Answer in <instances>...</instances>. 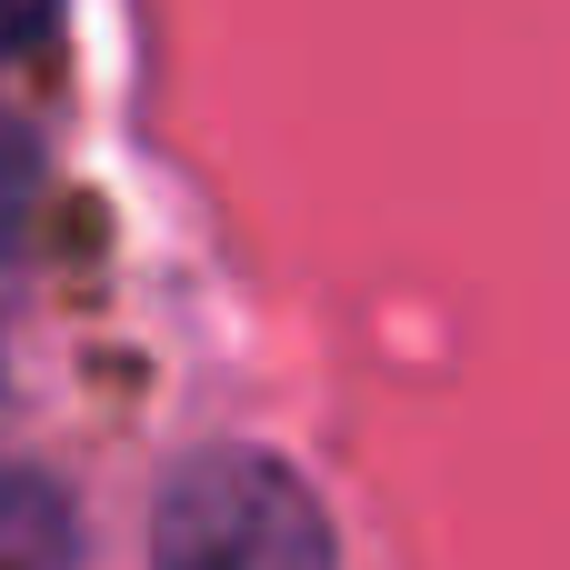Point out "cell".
<instances>
[{
  "label": "cell",
  "mask_w": 570,
  "mask_h": 570,
  "mask_svg": "<svg viewBox=\"0 0 570 570\" xmlns=\"http://www.w3.org/2000/svg\"><path fill=\"white\" fill-rule=\"evenodd\" d=\"M150 570H341L321 491L271 451H200L150 511Z\"/></svg>",
  "instance_id": "1"
},
{
  "label": "cell",
  "mask_w": 570,
  "mask_h": 570,
  "mask_svg": "<svg viewBox=\"0 0 570 570\" xmlns=\"http://www.w3.org/2000/svg\"><path fill=\"white\" fill-rule=\"evenodd\" d=\"M0 570H80V511L40 471H0Z\"/></svg>",
  "instance_id": "2"
},
{
  "label": "cell",
  "mask_w": 570,
  "mask_h": 570,
  "mask_svg": "<svg viewBox=\"0 0 570 570\" xmlns=\"http://www.w3.org/2000/svg\"><path fill=\"white\" fill-rule=\"evenodd\" d=\"M30 190H40V150H30V130L0 110V250L20 240V220H30Z\"/></svg>",
  "instance_id": "3"
},
{
  "label": "cell",
  "mask_w": 570,
  "mask_h": 570,
  "mask_svg": "<svg viewBox=\"0 0 570 570\" xmlns=\"http://www.w3.org/2000/svg\"><path fill=\"white\" fill-rule=\"evenodd\" d=\"M40 30H50V0H0V60H20Z\"/></svg>",
  "instance_id": "4"
}]
</instances>
